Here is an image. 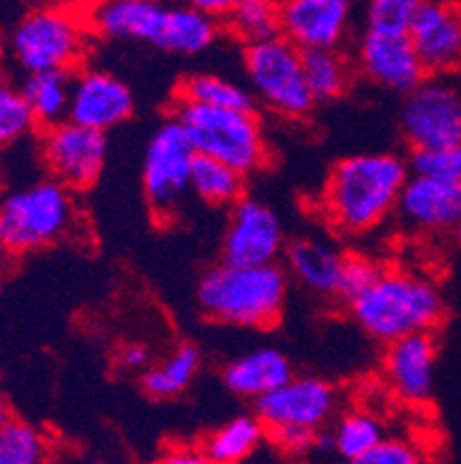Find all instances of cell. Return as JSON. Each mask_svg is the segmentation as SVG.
<instances>
[{
  "label": "cell",
  "instance_id": "obj_1",
  "mask_svg": "<svg viewBox=\"0 0 461 464\" xmlns=\"http://www.w3.org/2000/svg\"><path fill=\"white\" fill-rule=\"evenodd\" d=\"M408 176V158L390 150L341 158L321 192V215L330 229L346 238L371 234L395 218Z\"/></svg>",
  "mask_w": 461,
  "mask_h": 464
},
{
  "label": "cell",
  "instance_id": "obj_2",
  "mask_svg": "<svg viewBox=\"0 0 461 464\" xmlns=\"http://www.w3.org/2000/svg\"><path fill=\"white\" fill-rule=\"evenodd\" d=\"M291 277L274 264H222L203 273L197 303L203 314L224 326L268 331L277 326L289 298Z\"/></svg>",
  "mask_w": 461,
  "mask_h": 464
},
{
  "label": "cell",
  "instance_id": "obj_3",
  "mask_svg": "<svg viewBox=\"0 0 461 464\" xmlns=\"http://www.w3.org/2000/svg\"><path fill=\"white\" fill-rule=\"evenodd\" d=\"M349 312L362 333L388 344L411 333L434 331L446 316V301L431 277L380 266L374 282L349 303Z\"/></svg>",
  "mask_w": 461,
  "mask_h": 464
},
{
  "label": "cell",
  "instance_id": "obj_4",
  "mask_svg": "<svg viewBox=\"0 0 461 464\" xmlns=\"http://www.w3.org/2000/svg\"><path fill=\"white\" fill-rule=\"evenodd\" d=\"M79 219L74 189L49 176L0 197V243L12 256L46 250L70 238Z\"/></svg>",
  "mask_w": 461,
  "mask_h": 464
},
{
  "label": "cell",
  "instance_id": "obj_5",
  "mask_svg": "<svg viewBox=\"0 0 461 464\" xmlns=\"http://www.w3.org/2000/svg\"><path fill=\"white\" fill-rule=\"evenodd\" d=\"M340 393L321 377H293L254 400V413L264 423L268 441L284 453L316 449L321 432L335 420Z\"/></svg>",
  "mask_w": 461,
  "mask_h": 464
},
{
  "label": "cell",
  "instance_id": "obj_6",
  "mask_svg": "<svg viewBox=\"0 0 461 464\" xmlns=\"http://www.w3.org/2000/svg\"><path fill=\"white\" fill-rule=\"evenodd\" d=\"M171 116L185 130L197 155L222 160L245 176L268 164V139L256 109L210 107L176 97Z\"/></svg>",
  "mask_w": 461,
  "mask_h": 464
},
{
  "label": "cell",
  "instance_id": "obj_7",
  "mask_svg": "<svg viewBox=\"0 0 461 464\" xmlns=\"http://www.w3.org/2000/svg\"><path fill=\"white\" fill-rule=\"evenodd\" d=\"M243 65L256 104L289 121H303L314 111L316 100L304 79L303 49L284 35L245 44Z\"/></svg>",
  "mask_w": 461,
  "mask_h": 464
},
{
  "label": "cell",
  "instance_id": "obj_8",
  "mask_svg": "<svg viewBox=\"0 0 461 464\" xmlns=\"http://www.w3.org/2000/svg\"><path fill=\"white\" fill-rule=\"evenodd\" d=\"M83 12L65 5H42L19 21L12 33V53L28 74L44 70H79L88 52Z\"/></svg>",
  "mask_w": 461,
  "mask_h": 464
},
{
  "label": "cell",
  "instance_id": "obj_9",
  "mask_svg": "<svg viewBox=\"0 0 461 464\" xmlns=\"http://www.w3.org/2000/svg\"><path fill=\"white\" fill-rule=\"evenodd\" d=\"M197 153L176 118H167L150 134L143 150L141 188L152 218L159 225L173 222L192 192V169Z\"/></svg>",
  "mask_w": 461,
  "mask_h": 464
},
{
  "label": "cell",
  "instance_id": "obj_10",
  "mask_svg": "<svg viewBox=\"0 0 461 464\" xmlns=\"http://www.w3.org/2000/svg\"><path fill=\"white\" fill-rule=\"evenodd\" d=\"M399 130L408 149L461 141V86L450 74H427L399 109Z\"/></svg>",
  "mask_w": 461,
  "mask_h": 464
},
{
  "label": "cell",
  "instance_id": "obj_11",
  "mask_svg": "<svg viewBox=\"0 0 461 464\" xmlns=\"http://www.w3.org/2000/svg\"><path fill=\"white\" fill-rule=\"evenodd\" d=\"M40 158L51 179L61 180L74 192L92 188L107 167V132L86 128L74 121H62L42 130Z\"/></svg>",
  "mask_w": 461,
  "mask_h": 464
},
{
  "label": "cell",
  "instance_id": "obj_12",
  "mask_svg": "<svg viewBox=\"0 0 461 464\" xmlns=\"http://www.w3.org/2000/svg\"><path fill=\"white\" fill-rule=\"evenodd\" d=\"M353 65L370 83L399 95L411 92L427 79L408 31L365 26L355 42Z\"/></svg>",
  "mask_w": 461,
  "mask_h": 464
},
{
  "label": "cell",
  "instance_id": "obj_13",
  "mask_svg": "<svg viewBox=\"0 0 461 464\" xmlns=\"http://www.w3.org/2000/svg\"><path fill=\"white\" fill-rule=\"evenodd\" d=\"M176 3L168 0H92L83 12L91 33L111 42H141L164 52Z\"/></svg>",
  "mask_w": 461,
  "mask_h": 464
},
{
  "label": "cell",
  "instance_id": "obj_14",
  "mask_svg": "<svg viewBox=\"0 0 461 464\" xmlns=\"http://www.w3.org/2000/svg\"><path fill=\"white\" fill-rule=\"evenodd\" d=\"M286 250V231L279 215L254 197H240L226 219L222 261L228 264H274Z\"/></svg>",
  "mask_w": 461,
  "mask_h": 464
},
{
  "label": "cell",
  "instance_id": "obj_15",
  "mask_svg": "<svg viewBox=\"0 0 461 464\" xmlns=\"http://www.w3.org/2000/svg\"><path fill=\"white\" fill-rule=\"evenodd\" d=\"M438 344L434 333H411L388 342L383 353V379L390 393L408 407H422L437 386Z\"/></svg>",
  "mask_w": 461,
  "mask_h": 464
},
{
  "label": "cell",
  "instance_id": "obj_16",
  "mask_svg": "<svg viewBox=\"0 0 461 464\" xmlns=\"http://www.w3.org/2000/svg\"><path fill=\"white\" fill-rule=\"evenodd\" d=\"M134 92L109 70L83 67L72 72L70 121L109 132L134 116Z\"/></svg>",
  "mask_w": 461,
  "mask_h": 464
},
{
  "label": "cell",
  "instance_id": "obj_17",
  "mask_svg": "<svg viewBox=\"0 0 461 464\" xmlns=\"http://www.w3.org/2000/svg\"><path fill=\"white\" fill-rule=\"evenodd\" d=\"M353 28V0H279V35L298 49H341Z\"/></svg>",
  "mask_w": 461,
  "mask_h": 464
},
{
  "label": "cell",
  "instance_id": "obj_18",
  "mask_svg": "<svg viewBox=\"0 0 461 464\" xmlns=\"http://www.w3.org/2000/svg\"><path fill=\"white\" fill-rule=\"evenodd\" d=\"M395 218L416 234L455 231L461 219V183L411 171L401 188Z\"/></svg>",
  "mask_w": 461,
  "mask_h": 464
},
{
  "label": "cell",
  "instance_id": "obj_19",
  "mask_svg": "<svg viewBox=\"0 0 461 464\" xmlns=\"http://www.w3.org/2000/svg\"><path fill=\"white\" fill-rule=\"evenodd\" d=\"M408 37L427 74L461 70V7L452 0H427L408 26Z\"/></svg>",
  "mask_w": 461,
  "mask_h": 464
},
{
  "label": "cell",
  "instance_id": "obj_20",
  "mask_svg": "<svg viewBox=\"0 0 461 464\" xmlns=\"http://www.w3.org/2000/svg\"><path fill=\"white\" fill-rule=\"evenodd\" d=\"M284 268L291 280L319 298L340 296L341 271H344L346 252L328 238L303 236L286 243Z\"/></svg>",
  "mask_w": 461,
  "mask_h": 464
},
{
  "label": "cell",
  "instance_id": "obj_21",
  "mask_svg": "<svg viewBox=\"0 0 461 464\" xmlns=\"http://www.w3.org/2000/svg\"><path fill=\"white\" fill-rule=\"evenodd\" d=\"M293 377V365L284 352L274 347L249 349L222 370L224 386L240 400H259Z\"/></svg>",
  "mask_w": 461,
  "mask_h": 464
},
{
  "label": "cell",
  "instance_id": "obj_22",
  "mask_svg": "<svg viewBox=\"0 0 461 464\" xmlns=\"http://www.w3.org/2000/svg\"><path fill=\"white\" fill-rule=\"evenodd\" d=\"M265 439L268 434L256 413H238L203 439L201 450L208 464H240L254 458Z\"/></svg>",
  "mask_w": 461,
  "mask_h": 464
},
{
  "label": "cell",
  "instance_id": "obj_23",
  "mask_svg": "<svg viewBox=\"0 0 461 464\" xmlns=\"http://www.w3.org/2000/svg\"><path fill=\"white\" fill-rule=\"evenodd\" d=\"M21 92H24V100L28 102L37 128H53L70 116L72 72H31L21 86Z\"/></svg>",
  "mask_w": 461,
  "mask_h": 464
},
{
  "label": "cell",
  "instance_id": "obj_24",
  "mask_svg": "<svg viewBox=\"0 0 461 464\" xmlns=\"http://www.w3.org/2000/svg\"><path fill=\"white\" fill-rule=\"evenodd\" d=\"M201 370V349L197 344H178L162 362L148 365L141 372L143 393L152 400H173L183 395Z\"/></svg>",
  "mask_w": 461,
  "mask_h": 464
},
{
  "label": "cell",
  "instance_id": "obj_25",
  "mask_svg": "<svg viewBox=\"0 0 461 464\" xmlns=\"http://www.w3.org/2000/svg\"><path fill=\"white\" fill-rule=\"evenodd\" d=\"M304 79L316 102H332L353 83V58L341 49H310L303 52Z\"/></svg>",
  "mask_w": 461,
  "mask_h": 464
},
{
  "label": "cell",
  "instance_id": "obj_26",
  "mask_svg": "<svg viewBox=\"0 0 461 464\" xmlns=\"http://www.w3.org/2000/svg\"><path fill=\"white\" fill-rule=\"evenodd\" d=\"M386 437V425L367 409H349L335 420L330 432V449L346 462L362 464L365 455Z\"/></svg>",
  "mask_w": 461,
  "mask_h": 464
},
{
  "label": "cell",
  "instance_id": "obj_27",
  "mask_svg": "<svg viewBox=\"0 0 461 464\" xmlns=\"http://www.w3.org/2000/svg\"><path fill=\"white\" fill-rule=\"evenodd\" d=\"M247 176L222 160L197 155L192 169V194L203 204L231 208L245 194Z\"/></svg>",
  "mask_w": 461,
  "mask_h": 464
},
{
  "label": "cell",
  "instance_id": "obj_28",
  "mask_svg": "<svg viewBox=\"0 0 461 464\" xmlns=\"http://www.w3.org/2000/svg\"><path fill=\"white\" fill-rule=\"evenodd\" d=\"M178 100L187 102L210 104V107H226V109H256L252 91L240 86L234 79H226L213 72H197L180 82L176 92Z\"/></svg>",
  "mask_w": 461,
  "mask_h": 464
},
{
  "label": "cell",
  "instance_id": "obj_29",
  "mask_svg": "<svg viewBox=\"0 0 461 464\" xmlns=\"http://www.w3.org/2000/svg\"><path fill=\"white\" fill-rule=\"evenodd\" d=\"M222 26L243 46L279 35V0H235Z\"/></svg>",
  "mask_w": 461,
  "mask_h": 464
},
{
  "label": "cell",
  "instance_id": "obj_30",
  "mask_svg": "<svg viewBox=\"0 0 461 464\" xmlns=\"http://www.w3.org/2000/svg\"><path fill=\"white\" fill-rule=\"evenodd\" d=\"M51 455L49 439L24 420L0 425V464H42Z\"/></svg>",
  "mask_w": 461,
  "mask_h": 464
},
{
  "label": "cell",
  "instance_id": "obj_31",
  "mask_svg": "<svg viewBox=\"0 0 461 464\" xmlns=\"http://www.w3.org/2000/svg\"><path fill=\"white\" fill-rule=\"evenodd\" d=\"M37 128L21 88L0 79V150L12 149Z\"/></svg>",
  "mask_w": 461,
  "mask_h": 464
},
{
  "label": "cell",
  "instance_id": "obj_32",
  "mask_svg": "<svg viewBox=\"0 0 461 464\" xmlns=\"http://www.w3.org/2000/svg\"><path fill=\"white\" fill-rule=\"evenodd\" d=\"M408 164H411L413 174H425L434 176V179L461 183V141L411 150Z\"/></svg>",
  "mask_w": 461,
  "mask_h": 464
},
{
  "label": "cell",
  "instance_id": "obj_33",
  "mask_svg": "<svg viewBox=\"0 0 461 464\" xmlns=\"http://www.w3.org/2000/svg\"><path fill=\"white\" fill-rule=\"evenodd\" d=\"M427 0H367L365 26L408 31Z\"/></svg>",
  "mask_w": 461,
  "mask_h": 464
},
{
  "label": "cell",
  "instance_id": "obj_34",
  "mask_svg": "<svg viewBox=\"0 0 461 464\" xmlns=\"http://www.w3.org/2000/svg\"><path fill=\"white\" fill-rule=\"evenodd\" d=\"M379 271H380V264L371 259V256L346 252L344 271H341V282H340V296H337V301L349 305L355 296H360L362 291L374 282V277L379 276Z\"/></svg>",
  "mask_w": 461,
  "mask_h": 464
},
{
  "label": "cell",
  "instance_id": "obj_35",
  "mask_svg": "<svg viewBox=\"0 0 461 464\" xmlns=\"http://www.w3.org/2000/svg\"><path fill=\"white\" fill-rule=\"evenodd\" d=\"M422 462L420 446L408 441L406 437H383L370 453L365 455L362 464H418Z\"/></svg>",
  "mask_w": 461,
  "mask_h": 464
},
{
  "label": "cell",
  "instance_id": "obj_36",
  "mask_svg": "<svg viewBox=\"0 0 461 464\" xmlns=\"http://www.w3.org/2000/svg\"><path fill=\"white\" fill-rule=\"evenodd\" d=\"M152 362V352L143 342H127L118 352V365L127 372H143Z\"/></svg>",
  "mask_w": 461,
  "mask_h": 464
},
{
  "label": "cell",
  "instance_id": "obj_37",
  "mask_svg": "<svg viewBox=\"0 0 461 464\" xmlns=\"http://www.w3.org/2000/svg\"><path fill=\"white\" fill-rule=\"evenodd\" d=\"M162 462H167V464H206V458H203L201 446L176 444L173 449L167 450V455H162Z\"/></svg>",
  "mask_w": 461,
  "mask_h": 464
},
{
  "label": "cell",
  "instance_id": "obj_38",
  "mask_svg": "<svg viewBox=\"0 0 461 464\" xmlns=\"http://www.w3.org/2000/svg\"><path fill=\"white\" fill-rule=\"evenodd\" d=\"M187 5L197 7V10L206 12V14L215 16V19L222 21L224 16L231 12V7L235 5V0H183Z\"/></svg>",
  "mask_w": 461,
  "mask_h": 464
},
{
  "label": "cell",
  "instance_id": "obj_39",
  "mask_svg": "<svg viewBox=\"0 0 461 464\" xmlns=\"http://www.w3.org/2000/svg\"><path fill=\"white\" fill-rule=\"evenodd\" d=\"M10 264H12L10 250H7V247L3 246V243H0V276H3V273H7Z\"/></svg>",
  "mask_w": 461,
  "mask_h": 464
},
{
  "label": "cell",
  "instance_id": "obj_40",
  "mask_svg": "<svg viewBox=\"0 0 461 464\" xmlns=\"http://www.w3.org/2000/svg\"><path fill=\"white\" fill-rule=\"evenodd\" d=\"M12 419V413H10V404H7L5 395L0 393V425L5 423V420Z\"/></svg>",
  "mask_w": 461,
  "mask_h": 464
},
{
  "label": "cell",
  "instance_id": "obj_41",
  "mask_svg": "<svg viewBox=\"0 0 461 464\" xmlns=\"http://www.w3.org/2000/svg\"><path fill=\"white\" fill-rule=\"evenodd\" d=\"M452 234H455V240L459 243V247H461V219H459V225L455 227V231H452Z\"/></svg>",
  "mask_w": 461,
  "mask_h": 464
},
{
  "label": "cell",
  "instance_id": "obj_42",
  "mask_svg": "<svg viewBox=\"0 0 461 464\" xmlns=\"http://www.w3.org/2000/svg\"><path fill=\"white\" fill-rule=\"evenodd\" d=\"M0 189H3V169H0Z\"/></svg>",
  "mask_w": 461,
  "mask_h": 464
}]
</instances>
